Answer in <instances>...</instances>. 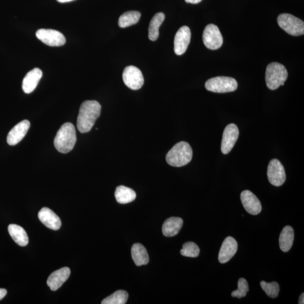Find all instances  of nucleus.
Wrapping results in <instances>:
<instances>
[{"mask_svg":"<svg viewBox=\"0 0 304 304\" xmlns=\"http://www.w3.org/2000/svg\"><path fill=\"white\" fill-rule=\"evenodd\" d=\"M101 107L98 101L86 100L80 106L77 117V129L81 133L89 132L101 113Z\"/></svg>","mask_w":304,"mask_h":304,"instance_id":"obj_1","label":"nucleus"},{"mask_svg":"<svg viewBox=\"0 0 304 304\" xmlns=\"http://www.w3.org/2000/svg\"><path fill=\"white\" fill-rule=\"evenodd\" d=\"M77 141L75 126L70 122L63 124L54 139V146L62 153H69Z\"/></svg>","mask_w":304,"mask_h":304,"instance_id":"obj_2","label":"nucleus"},{"mask_svg":"<svg viewBox=\"0 0 304 304\" xmlns=\"http://www.w3.org/2000/svg\"><path fill=\"white\" fill-rule=\"evenodd\" d=\"M193 157V151L189 144L185 142L177 143L166 155L169 165L180 167L187 165Z\"/></svg>","mask_w":304,"mask_h":304,"instance_id":"obj_3","label":"nucleus"},{"mask_svg":"<svg viewBox=\"0 0 304 304\" xmlns=\"http://www.w3.org/2000/svg\"><path fill=\"white\" fill-rule=\"evenodd\" d=\"M287 77L288 73L284 65L277 62H273L267 66L265 73V81L270 90H276L281 86H284Z\"/></svg>","mask_w":304,"mask_h":304,"instance_id":"obj_4","label":"nucleus"},{"mask_svg":"<svg viewBox=\"0 0 304 304\" xmlns=\"http://www.w3.org/2000/svg\"><path fill=\"white\" fill-rule=\"evenodd\" d=\"M277 22L282 29L289 35L299 36L304 33V23L297 17L290 14H282L278 16Z\"/></svg>","mask_w":304,"mask_h":304,"instance_id":"obj_5","label":"nucleus"},{"mask_svg":"<svg viewBox=\"0 0 304 304\" xmlns=\"http://www.w3.org/2000/svg\"><path fill=\"white\" fill-rule=\"evenodd\" d=\"M205 87L207 90L214 92H229L236 90L238 83L233 78L219 76L208 80Z\"/></svg>","mask_w":304,"mask_h":304,"instance_id":"obj_6","label":"nucleus"},{"mask_svg":"<svg viewBox=\"0 0 304 304\" xmlns=\"http://www.w3.org/2000/svg\"><path fill=\"white\" fill-rule=\"evenodd\" d=\"M203 41L206 48L211 50H217L223 43V36L219 28L213 24L206 27L203 33Z\"/></svg>","mask_w":304,"mask_h":304,"instance_id":"obj_7","label":"nucleus"},{"mask_svg":"<svg viewBox=\"0 0 304 304\" xmlns=\"http://www.w3.org/2000/svg\"><path fill=\"white\" fill-rule=\"evenodd\" d=\"M122 78L126 85L134 90L140 89L145 82L141 71L133 66L125 68Z\"/></svg>","mask_w":304,"mask_h":304,"instance_id":"obj_8","label":"nucleus"},{"mask_svg":"<svg viewBox=\"0 0 304 304\" xmlns=\"http://www.w3.org/2000/svg\"><path fill=\"white\" fill-rule=\"evenodd\" d=\"M267 176L270 184L276 187L284 184L286 179L285 168L277 159L270 160L268 167Z\"/></svg>","mask_w":304,"mask_h":304,"instance_id":"obj_9","label":"nucleus"},{"mask_svg":"<svg viewBox=\"0 0 304 304\" xmlns=\"http://www.w3.org/2000/svg\"><path fill=\"white\" fill-rule=\"evenodd\" d=\"M38 39L50 46H61L66 44V38L63 34L54 29H40L36 33Z\"/></svg>","mask_w":304,"mask_h":304,"instance_id":"obj_10","label":"nucleus"},{"mask_svg":"<svg viewBox=\"0 0 304 304\" xmlns=\"http://www.w3.org/2000/svg\"><path fill=\"white\" fill-rule=\"evenodd\" d=\"M239 135L237 126L234 124L228 125L224 131L221 150L225 154L229 153L237 141Z\"/></svg>","mask_w":304,"mask_h":304,"instance_id":"obj_11","label":"nucleus"},{"mask_svg":"<svg viewBox=\"0 0 304 304\" xmlns=\"http://www.w3.org/2000/svg\"><path fill=\"white\" fill-rule=\"evenodd\" d=\"M191 39V32L187 26L181 27L176 33L174 39V52L181 56L187 50Z\"/></svg>","mask_w":304,"mask_h":304,"instance_id":"obj_12","label":"nucleus"},{"mask_svg":"<svg viewBox=\"0 0 304 304\" xmlns=\"http://www.w3.org/2000/svg\"><path fill=\"white\" fill-rule=\"evenodd\" d=\"M243 208L248 213L252 215H257L261 213L262 210L261 204L254 194L248 190H245L240 194Z\"/></svg>","mask_w":304,"mask_h":304,"instance_id":"obj_13","label":"nucleus"},{"mask_svg":"<svg viewBox=\"0 0 304 304\" xmlns=\"http://www.w3.org/2000/svg\"><path fill=\"white\" fill-rule=\"evenodd\" d=\"M30 126V122L26 120L16 125L8 134L7 137L8 145L11 146L18 145L26 135Z\"/></svg>","mask_w":304,"mask_h":304,"instance_id":"obj_14","label":"nucleus"},{"mask_svg":"<svg viewBox=\"0 0 304 304\" xmlns=\"http://www.w3.org/2000/svg\"><path fill=\"white\" fill-rule=\"evenodd\" d=\"M238 250V243L236 240L228 236L222 243L219 253V261L221 264H225L229 261L235 254Z\"/></svg>","mask_w":304,"mask_h":304,"instance_id":"obj_15","label":"nucleus"},{"mask_svg":"<svg viewBox=\"0 0 304 304\" xmlns=\"http://www.w3.org/2000/svg\"><path fill=\"white\" fill-rule=\"evenodd\" d=\"M41 222L50 229L57 230L60 229L62 222L58 215L48 208H42L38 214Z\"/></svg>","mask_w":304,"mask_h":304,"instance_id":"obj_16","label":"nucleus"},{"mask_svg":"<svg viewBox=\"0 0 304 304\" xmlns=\"http://www.w3.org/2000/svg\"><path fill=\"white\" fill-rule=\"evenodd\" d=\"M70 274L71 270L68 267L56 270L49 277L47 280L48 286L52 291L58 290L67 281Z\"/></svg>","mask_w":304,"mask_h":304,"instance_id":"obj_17","label":"nucleus"},{"mask_svg":"<svg viewBox=\"0 0 304 304\" xmlns=\"http://www.w3.org/2000/svg\"><path fill=\"white\" fill-rule=\"evenodd\" d=\"M42 76V71L36 68L25 76L22 82L23 90L26 94H30L35 90Z\"/></svg>","mask_w":304,"mask_h":304,"instance_id":"obj_18","label":"nucleus"},{"mask_svg":"<svg viewBox=\"0 0 304 304\" xmlns=\"http://www.w3.org/2000/svg\"><path fill=\"white\" fill-rule=\"evenodd\" d=\"M183 225V219L178 217H171L164 221L162 226V233L167 237H171L179 233Z\"/></svg>","mask_w":304,"mask_h":304,"instance_id":"obj_19","label":"nucleus"},{"mask_svg":"<svg viewBox=\"0 0 304 304\" xmlns=\"http://www.w3.org/2000/svg\"><path fill=\"white\" fill-rule=\"evenodd\" d=\"M132 256L134 263L138 267L149 263V253L145 246L141 243H135L132 248Z\"/></svg>","mask_w":304,"mask_h":304,"instance_id":"obj_20","label":"nucleus"},{"mask_svg":"<svg viewBox=\"0 0 304 304\" xmlns=\"http://www.w3.org/2000/svg\"><path fill=\"white\" fill-rule=\"evenodd\" d=\"M294 240V230L291 226H286L281 231L279 238V245L281 250L284 252H288L292 247Z\"/></svg>","mask_w":304,"mask_h":304,"instance_id":"obj_21","label":"nucleus"},{"mask_svg":"<svg viewBox=\"0 0 304 304\" xmlns=\"http://www.w3.org/2000/svg\"><path fill=\"white\" fill-rule=\"evenodd\" d=\"M8 231L14 242L20 246H26L28 243L27 232L22 227L16 225H10L8 227Z\"/></svg>","mask_w":304,"mask_h":304,"instance_id":"obj_22","label":"nucleus"},{"mask_svg":"<svg viewBox=\"0 0 304 304\" xmlns=\"http://www.w3.org/2000/svg\"><path fill=\"white\" fill-rule=\"evenodd\" d=\"M116 201L120 204H126L132 202L136 198L137 194L134 190L124 185L118 186L115 193Z\"/></svg>","mask_w":304,"mask_h":304,"instance_id":"obj_23","label":"nucleus"},{"mask_svg":"<svg viewBox=\"0 0 304 304\" xmlns=\"http://www.w3.org/2000/svg\"><path fill=\"white\" fill-rule=\"evenodd\" d=\"M165 15L163 12H158L152 19L149 27V37L151 41L157 40L159 37V28L163 23Z\"/></svg>","mask_w":304,"mask_h":304,"instance_id":"obj_24","label":"nucleus"},{"mask_svg":"<svg viewBox=\"0 0 304 304\" xmlns=\"http://www.w3.org/2000/svg\"><path fill=\"white\" fill-rule=\"evenodd\" d=\"M141 17L140 12L129 11L121 15L118 20V25L121 28H126L137 24Z\"/></svg>","mask_w":304,"mask_h":304,"instance_id":"obj_25","label":"nucleus"},{"mask_svg":"<svg viewBox=\"0 0 304 304\" xmlns=\"http://www.w3.org/2000/svg\"><path fill=\"white\" fill-rule=\"evenodd\" d=\"M128 292L124 290H118L105 298L101 302V304H125L128 301Z\"/></svg>","mask_w":304,"mask_h":304,"instance_id":"obj_26","label":"nucleus"},{"mask_svg":"<svg viewBox=\"0 0 304 304\" xmlns=\"http://www.w3.org/2000/svg\"><path fill=\"white\" fill-rule=\"evenodd\" d=\"M260 286L262 289L270 298L276 299L280 293V285L276 282L268 283L265 281H261Z\"/></svg>","mask_w":304,"mask_h":304,"instance_id":"obj_27","label":"nucleus"},{"mask_svg":"<svg viewBox=\"0 0 304 304\" xmlns=\"http://www.w3.org/2000/svg\"><path fill=\"white\" fill-rule=\"evenodd\" d=\"M200 253L199 247L193 242L184 243L183 248L180 250L181 255L185 257H197L199 256Z\"/></svg>","mask_w":304,"mask_h":304,"instance_id":"obj_28","label":"nucleus"},{"mask_svg":"<svg viewBox=\"0 0 304 304\" xmlns=\"http://www.w3.org/2000/svg\"><path fill=\"white\" fill-rule=\"evenodd\" d=\"M249 291L248 282L244 278H240L238 282V289L231 293V297L241 299L246 297Z\"/></svg>","mask_w":304,"mask_h":304,"instance_id":"obj_29","label":"nucleus"},{"mask_svg":"<svg viewBox=\"0 0 304 304\" xmlns=\"http://www.w3.org/2000/svg\"><path fill=\"white\" fill-rule=\"evenodd\" d=\"M7 294V290L3 289H0V301L5 297Z\"/></svg>","mask_w":304,"mask_h":304,"instance_id":"obj_30","label":"nucleus"},{"mask_svg":"<svg viewBox=\"0 0 304 304\" xmlns=\"http://www.w3.org/2000/svg\"><path fill=\"white\" fill-rule=\"evenodd\" d=\"M186 2L196 4L200 3L202 0H185Z\"/></svg>","mask_w":304,"mask_h":304,"instance_id":"obj_31","label":"nucleus"},{"mask_svg":"<svg viewBox=\"0 0 304 304\" xmlns=\"http://www.w3.org/2000/svg\"><path fill=\"white\" fill-rule=\"evenodd\" d=\"M299 304H304V294L303 293L301 297L299 298Z\"/></svg>","mask_w":304,"mask_h":304,"instance_id":"obj_32","label":"nucleus"},{"mask_svg":"<svg viewBox=\"0 0 304 304\" xmlns=\"http://www.w3.org/2000/svg\"><path fill=\"white\" fill-rule=\"evenodd\" d=\"M59 2L65 3L74 1V0H57Z\"/></svg>","mask_w":304,"mask_h":304,"instance_id":"obj_33","label":"nucleus"}]
</instances>
